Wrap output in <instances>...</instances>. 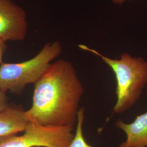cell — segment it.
Listing matches in <instances>:
<instances>
[{
    "label": "cell",
    "instance_id": "cell-3",
    "mask_svg": "<svg viewBox=\"0 0 147 147\" xmlns=\"http://www.w3.org/2000/svg\"><path fill=\"white\" fill-rule=\"evenodd\" d=\"M62 51V44L54 41L46 44L28 60L19 63L3 62L0 65V89L5 93H21L28 84H35L42 78Z\"/></svg>",
    "mask_w": 147,
    "mask_h": 147
},
{
    "label": "cell",
    "instance_id": "cell-10",
    "mask_svg": "<svg viewBox=\"0 0 147 147\" xmlns=\"http://www.w3.org/2000/svg\"><path fill=\"white\" fill-rule=\"evenodd\" d=\"M7 48V44L5 42L0 40V65L3 63V58Z\"/></svg>",
    "mask_w": 147,
    "mask_h": 147
},
{
    "label": "cell",
    "instance_id": "cell-6",
    "mask_svg": "<svg viewBox=\"0 0 147 147\" xmlns=\"http://www.w3.org/2000/svg\"><path fill=\"white\" fill-rule=\"evenodd\" d=\"M116 125L126 134V140L118 147H147V112L137 116L131 123L118 120Z\"/></svg>",
    "mask_w": 147,
    "mask_h": 147
},
{
    "label": "cell",
    "instance_id": "cell-4",
    "mask_svg": "<svg viewBox=\"0 0 147 147\" xmlns=\"http://www.w3.org/2000/svg\"><path fill=\"white\" fill-rule=\"evenodd\" d=\"M74 127L47 126L28 121L23 134L0 137V147H68Z\"/></svg>",
    "mask_w": 147,
    "mask_h": 147
},
{
    "label": "cell",
    "instance_id": "cell-11",
    "mask_svg": "<svg viewBox=\"0 0 147 147\" xmlns=\"http://www.w3.org/2000/svg\"><path fill=\"white\" fill-rule=\"evenodd\" d=\"M113 3L116 4V5H121L124 3L125 0H112Z\"/></svg>",
    "mask_w": 147,
    "mask_h": 147
},
{
    "label": "cell",
    "instance_id": "cell-1",
    "mask_svg": "<svg viewBox=\"0 0 147 147\" xmlns=\"http://www.w3.org/2000/svg\"><path fill=\"white\" fill-rule=\"evenodd\" d=\"M84 88L73 64L59 59L51 63L34 84L27 121L43 125L74 127Z\"/></svg>",
    "mask_w": 147,
    "mask_h": 147
},
{
    "label": "cell",
    "instance_id": "cell-8",
    "mask_svg": "<svg viewBox=\"0 0 147 147\" xmlns=\"http://www.w3.org/2000/svg\"><path fill=\"white\" fill-rule=\"evenodd\" d=\"M84 107L79 109L78 114V121L73 138L68 147H94L86 142L83 132V124L84 119Z\"/></svg>",
    "mask_w": 147,
    "mask_h": 147
},
{
    "label": "cell",
    "instance_id": "cell-5",
    "mask_svg": "<svg viewBox=\"0 0 147 147\" xmlns=\"http://www.w3.org/2000/svg\"><path fill=\"white\" fill-rule=\"evenodd\" d=\"M28 29L26 13L12 0H0V40L20 42Z\"/></svg>",
    "mask_w": 147,
    "mask_h": 147
},
{
    "label": "cell",
    "instance_id": "cell-9",
    "mask_svg": "<svg viewBox=\"0 0 147 147\" xmlns=\"http://www.w3.org/2000/svg\"><path fill=\"white\" fill-rule=\"evenodd\" d=\"M9 106L6 93L0 89V112L5 110Z\"/></svg>",
    "mask_w": 147,
    "mask_h": 147
},
{
    "label": "cell",
    "instance_id": "cell-2",
    "mask_svg": "<svg viewBox=\"0 0 147 147\" xmlns=\"http://www.w3.org/2000/svg\"><path fill=\"white\" fill-rule=\"evenodd\" d=\"M78 47L99 56L115 73L117 101L113 108V113L121 114L131 109L141 98L147 84V61L127 53L121 54L119 59H112L84 44Z\"/></svg>",
    "mask_w": 147,
    "mask_h": 147
},
{
    "label": "cell",
    "instance_id": "cell-7",
    "mask_svg": "<svg viewBox=\"0 0 147 147\" xmlns=\"http://www.w3.org/2000/svg\"><path fill=\"white\" fill-rule=\"evenodd\" d=\"M25 111L20 106L10 105L0 112V137L23 132L28 123Z\"/></svg>",
    "mask_w": 147,
    "mask_h": 147
}]
</instances>
